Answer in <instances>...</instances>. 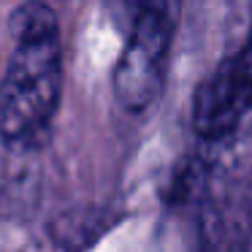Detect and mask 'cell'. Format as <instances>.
<instances>
[{
	"label": "cell",
	"mask_w": 252,
	"mask_h": 252,
	"mask_svg": "<svg viewBox=\"0 0 252 252\" xmlns=\"http://www.w3.org/2000/svg\"><path fill=\"white\" fill-rule=\"evenodd\" d=\"M11 38L0 79V138L25 147L44 138L63 100L60 22L44 0H30L14 11Z\"/></svg>",
	"instance_id": "obj_1"
},
{
	"label": "cell",
	"mask_w": 252,
	"mask_h": 252,
	"mask_svg": "<svg viewBox=\"0 0 252 252\" xmlns=\"http://www.w3.org/2000/svg\"><path fill=\"white\" fill-rule=\"evenodd\" d=\"M141 3H144V0H111V6H114L117 11H122L127 19L133 17V11H136V8L141 6Z\"/></svg>",
	"instance_id": "obj_4"
},
{
	"label": "cell",
	"mask_w": 252,
	"mask_h": 252,
	"mask_svg": "<svg viewBox=\"0 0 252 252\" xmlns=\"http://www.w3.org/2000/svg\"><path fill=\"white\" fill-rule=\"evenodd\" d=\"M130 35L111 73L114 98L125 111H147L165 82V65L174 41L171 0H144L127 19Z\"/></svg>",
	"instance_id": "obj_2"
},
{
	"label": "cell",
	"mask_w": 252,
	"mask_h": 252,
	"mask_svg": "<svg viewBox=\"0 0 252 252\" xmlns=\"http://www.w3.org/2000/svg\"><path fill=\"white\" fill-rule=\"evenodd\" d=\"M247 41H250V44H252V28H250V38H247Z\"/></svg>",
	"instance_id": "obj_5"
},
{
	"label": "cell",
	"mask_w": 252,
	"mask_h": 252,
	"mask_svg": "<svg viewBox=\"0 0 252 252\" xmlns=\"http://www.w3.org/2000/svg\"><path fill=\"white\" fill-rule=\"evenodd\" d=\"M252 111V44L225 57L192 95V127L206 141H220Z\"/></svg>",
	"instance_id": "obj_3"
}]
</instances>
